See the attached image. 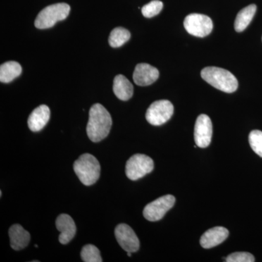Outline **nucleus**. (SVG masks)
<instances>
[{
    "instance_id": "nucleus-1",
    "label": "nucleus",
    "mask_w": 262,
    "mask_h": 262,
    "mask_svg": "<svg viewBox=\"0 0 262 262\" xmlns=\"http://www.w3.org/2000/svg\"><path fill=\"white\" fill-rule=\"evenodd\" d=\"M113 125L111 115L106 108L100 103L91 106L88 122V136L93 142H99L110 134Z\"/></svg>"
},
{
    "instance_id": "nucleus-2",
    "label": "nucleus",
    "mask_w": 262,
    "mask_h": 262,
    "mask_svg": "<svg viewBox=\"0 0 262 262\" xmlns=\"http://www.w3.org/2000/svg\"><path fill=\"white\" fill-rule=\"evenodd\" d=\"M201 77L213 87L228 94L234 92L238 88L237 78L229 71L219 67H206L201 71Z\"/></svg>"
},
{
    "instance_id": "nucleus-3",
    "label": "nucleus",
    "mask_w": 262,
    "mask_h": 262,
    "mask_svg": "<svg viewBox=\"0 0 262 262\" xmlns=\"http://www.w3.org/2000/svg\"><path fill=\"white\" fill-rule=\"evenodd\" d=\"M74 170L80 182L85 186L95 184L101 174V165L94 155L85 153L81 155L73 165Z\"/></svg>"
},
{
    "instance_id": "nucleus-4",
    "label": "nucleus",
    "mask_w": 262,
    "mask_h": 262,
    "mask_svg": "<svg viewBox=\"0 0 262 262\" xmlns=\"http://www.w3.org/2000/svg\"><path fill=\"white\" fill-rule=\"evenodd\" d=\"M70 12V6L67 3L49 5L38 14L34 25L39 29L51 28L57 22L67 18Z\"/></svg>"
},
{
    "instance_id": "nucleus-5",
    "label": "nucleus",
    "mask_w": 262,
    "mask_h": 262,
    "mask_svg": "<svg viewBox=\"0 0 262 262\" xmlns=\"http://www.w3.org/2000/svg\"><path fill=\"white\" fill-rule=\"evenodd\" d=\"M155 165L152 159L143 154H136L127 160L125 166V173L127 178L132 181L142 178L146 174L151 173Z\"/></svg>"
},
{
    "instance_id": "nucleus-6",
    "label": "nucleus",
    "mask_w": 262,
    "mask_h": 262,
    "mask_svg": "<svg viewBox=\"0 0 262 262\" xmlns=\"http://www.w3.org/2000/svg\"><path fill=\"white\" fill-rule=\"evenodd\" d=\"M173 105L168 100H160L150 105L146 113V119L151 125L155 126L163 125L173 115Z\"/></svg>"
},
{
    "instance_id": "nucleus-7",
    "label": "nucleus",
    "mask_w": 262,
    "mask_h": 262,
    "mask_svg": "<svg viewBox=\"0 0 262 262\" xmlns=\"http://www.w3.org/2000/svg\"><path fill=\"white\" fill-rule=\"evenodd\" d=\"M184 26L189 34L198 37H205L209 35L213 27L210 17L198 13L187 15L184 19Z\"/></svg>"
},
{
    "instance_id": "nucleus-8",
    "label": "nucleus",
    "mask_w": 262,
    "mask_h": 262,
    "mask_svg": "<svg viewBox=\"0 0 262 262\" xmlns=\"http://www.w3.org/2000/svg\"><path fill=\"white\" fill-rule=\"evenodd\" d=\"M176 198L171 194L160 196L158 199L146 205L143 215L149 222H157L163 218L165 213L175 204Z\"/></svg>"
},
{
    "instance_id": "nucleus-9",
    "label": "nucleus",
    "mask_w": 262,
    "mask_h": 262,
    "mask_svg": "<svg viewBox=\"0 0 262 262\" xmlns=\"http://www.w3.org/2000/svg\"><path fill=\"white\" fill-rule=\"evenodd\" d=\"M194 141L200 148H206L211 142L213 135V125L210 117L201 115L196 119L194 126Z\"/></svg>"
},
{
    "instance_id": "nucleus-10",
    "label": "nucleus",
    "mask_w": 262,
    "mask_h": 262,
    "mask_svg": "<svg viewBox=\"0 0 262 262\" xmlns=\"http://www.w3.org/2000/svg\"><path fill=\"white\" fill-rule=\"evenodd\" d=\"M115 237L119 245L127 252L134 253L140 247L139 239L134 231L128 225L120 224L115 230Z\"/></svg>"
},
{
    "instance_id": "nucleus-11",
    "label": "nucleus",
    "mask_w": 262,
    "mask_h": 262,
    "mask_svg": "<svg viewBox=\"0 0 262 262\" xmlns=\"http://www.w3.org/2000/svg\"><path fill=\"white\" fill-rule=\"evenodd\" d=\"M158 69L147 63L136 65L133 78L134 82L139 86H147L154 83L159 77Z\"/></svg>"
},
{
    "instance_id": "nucleus-12",
    "label": "nucleus",
    "mask_w": 262,
    "mask_h": 262,
    "mask_svg": "<svg viewBox=\"0 0 262 262\" xmlns=\"http://www.w3.org/2000/svg\"><path fill=\"white\" fill-rule=\"evenodd\" d=\"M56 226L60 232L59 242L61 244H69L75 237L77 228L73 219L70 215L62 213L58 215Z\"/></svg>"
},
{
    "instance_id": "nucleus-13",
    "label": "nucleus",
    "mask_w": 262,
    "mask_h": 262,
    "mask_svg": "<svg viewBox=\"0 0 262 262\" xmlns=\"http://www.w3.org/2000/svg\"><path fill=\"white\" fill-rule=\"evenodd\" d=\"M229 231L223 227H215L207 230L201 236L202 247L208 249L222 244L228 237Z\"/></svg>"
},
{
    "instance_id": "nucleus-14",
    "label": "nucleus",
    "mask_w": 262,
    "mask_h": 262,
    "mask_svg": "<svg viewBox=\"0 0 262 262\" xmlns=\"http://www.w3.org/2000/svg\"><path fill=\"white\" fill-rule=\"evenodd\" d=\"M51 117V110L46 105H41L31 113L28 119V126L33 132L44 128Z\"/></svg>"
},
{
    "instance_id": "nucleus-15",
    "label": "nucleus",
    "mask_w": 262,
    "mask_h": 262,
    "mask_svg": "<svg viewBox=\"0 0 262 262\" xmlns=\"http://www.w3.org/2000/svg\"><path fill=\"white\" fill-rule=\"evenodd\" d=\"M10 246L15 251H20L28 246L31 236L20 225H13L9 229Z\"/></svg>"
},
{
    "instance_id": "nucleus-16",
    "label": "nucleus",
    "mask_w": 262,
    "mask_h": 262,
    "mask_svg": "<svg viewBox=\"0 0 262 262\" xmlns=\"http://www.w3.org/2000/svg\"><path fill=\"white\" fill-rule=\"evenodd\" d=\"M113 91L119 99L128 101L134 94V86L127 77L119 75L114 79Z\"/></svg>"
},
{
    "instance_id": "nucleus-17",
    "label": "nucleus",
    "mask_w": 262,
    "mask_h": 262,
    "mask_svg": "<svg viewBox=\"0 0 262 262\" xmlns=\"http://www.w3.org/2000/svg\"><path fill=\"white\" fill-rule=\"evenodd\" d=\"M21 72V66L18 62H5L0 67V81L4 83H9L19 77Z\"/></svg>"
},
{
    "instance_id": "nucleus-18",
    "label": "nucleus",
    "mask_w": 262,
    "mask_h": 262,
    "mask_svg": "<svg viewBox=\"0 0 262 262\" xmlns=\"http://www.w3.org/2000/svg\"><path fill=\"white\" fill-rule=\"evenodd\" d=\"M256 12V5H250L241 10L236 17L234 29L236 32H242L251 23Z\"/></svg>"
},
{
    "instance_id": "nucleus-19",
    "label": "nucleus",
    "mask_w": 262,
    "mask_h": 262,
    "mask_svg": "<svg viewBox=\"0 0 262 262\" xmlns=\"http://www.w3.org/2000/svg\"><path fill=\"white\" fill-rule=\"evenodd\" d=\"M130 33L127 29L117 27L110 33L108 37L110 46L113 48H120L130 39Z\"/></svg>"
},
{
    "instance_id": "nucleus-20",
    "label": "nucleus",
    "mask_w": 262,
    "mask_h": 262,
    "mask_svg": "<svg viewBox=\"0 0 262 262\" xmlns=\"http://www.w3.org/2000/svg\"><path fill=\"white\" fill-rule=\"evenodd\" d=\"M81 258L84 262L103 261L99 250L94 245L91 244L86 245L82 248L81 251Z\"/></svg>"
},
{
    "instance_id": "nucleus-21",
    "label": "nucleus",
    "mask_w": 262,
    "mask_h": 262,
    "mask_svg": "<svg viewBox=\"0 0 262 262\" xmlns=\"http://www.w3.org/2000/svg\"><path fill=\"white\" fill-rule=\"evenodd\" d=\"M163 4L161 1L153 0L143 6V8H141V12L145 18H150L159 14L161 10H163Z\"/></svg>"
},
{
    "instance_id": "nucleus-22",
    "label": "nucleus",
    "mask_w": 262,
    "mask_h": 262,
    "mask_svg": "<svg viewBox=\"0 0 262 262\" xmlns=\"http://www.w3.org/2000/svg\"><path fill=\"white\" fill-rule=\"evenodd\" d=\"M250 146L256 154L262 158V131H251L248 137Z\"/></svg>"
},
{
    "instance_id": "nucleus-23",
    "label": "nucleus",
    "mask_w": 262,
    "mask_h": 262,
    "mask_svg": "<svg viewBox=\"0 0 262 262\" xmlns=\"http://www.w3.org/2000/svg\"><path fill=\"white\" fill-rule=\"evenodd\" d=\"M227 262H253L255 261L254 256L248 252H235L229 255L226 258Z\"/></svg>"
}]
</instances>
